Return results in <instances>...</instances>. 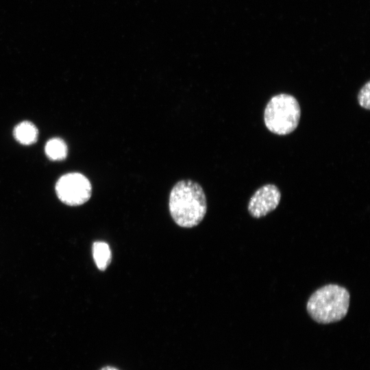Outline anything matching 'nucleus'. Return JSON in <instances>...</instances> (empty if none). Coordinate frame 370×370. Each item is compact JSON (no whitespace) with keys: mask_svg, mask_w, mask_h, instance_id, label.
<instances>
[{"mask_svg":"<svg viewBox=\"0 0 370 370\" xmlns=\"http://www.w3.org/2000/svg\"><path fill=\"white\" fill-rule=\"evenodd\" d=\"M169 208L174 222L182 227L197 226L207 212V201L201 186L191 180L177 182L172 188Z\"/></svg>","mask_w":370,"mask_h":370,"instance_id":"1","label":"nucleus"},{"mask_svg":"<svg viewBox=\"0 0 370 370\" xmlns=\"http://www.w3.org/2000/svg\"><path fill=\"white\" fill-rule=\"evenodd\" d=\"M349 301L350 295L346 288L329 284L318 288L310 296L306 310L319 323L338 322L347 315Z\"/></svg>","mask_w":370,"mask_h":370,"instance_id":"2","label":"nucleus"},{"mask_svg":"<svg viewBox=\"0 0 370 370\" xmlns=\"http://www.w3.org/2000/svg\"><path fill=\"white\" fill-rule=\"evenodd\" d=\"M301 116V108L297 99L289 94L273 96L264 111L266 127L277 135L284 136L294 132Z\"/></svg>","mask_w":370,"mask_h":370,"instance_id":"3","label":"nucleus"},{"mask_svg":"<svg viewBox=\"0 0 370 370\" xmlns=\"http://www.w3.org/2000/svg\"><path fill=\"white\" fill-rule=\"evenodd\" d=\"M56 192L62 203L70 206H78L90 199L92 186L85 175L79 173H70L58 180Z\"/></svg>","mask_w":370,"mask_h":370,"instance_id":"4","label":"nucleus"},{"mask_svg":"<svg viewBox=\"0 0 370 370\" xmlns=\"http://www.w3.org/2000/svg\"><path fill=\"white\" fill-rule=\"evenodd\" d=\"M281 193L277 186L267 184L258 188L251 197L247 210L254 218H260L273 211L279 205Z\"/></svg>","mask_w":370,"mask_h":370,"instance_id":"5","label":"nucleus"},{"mask_svg":"<svg viewBox=\"0 0 370 370\" xmlns=\"http://www.w3.org/2000/svg\"><path fill=\"white\" fill-rule=\"evenodd\" d=\"M38 134L37 127L29 121L20 123L14 130L15 139L25 145L34 143L37 140Z\"/></svg>","mask_w":370,"mask_h":370,"instance_id":"6","label":"nucleus"},{"mask_svg":"<svg viewBox=\"0 0 370 370\" xmlns=\"http://www.w3.org/2000/svg\"><path fill=\"white\" fill-rule=\"evenodd\" d=\"M92 256L97 268L105 271L112 260V253L108 243L96 241L92 245Z\"/></svg>","mask_w":370,"mask_h":370,"instance_id":"7","label":"nucleus"},{"mask_svg":"<svg viewBox=\"0 0 370 370\" xmlns=\"http://www.w3.org/2000/svg\"><path fill=\"white\" fill-rule=\"evenodd\" d=\"M45 150L47 157L52 160H62L66 157L68 153L66 143L59 138L49 140Z\"/></svg>","mask_w":370,"mask_h":370,"instance_id":"8","label":"nucleus"},{"mask_svg":"<svg viewBox=\"0 0 370 370\" xmlns=\"http://www.w3.org/2000/svg\"><path fill=\"white\" fill-rule=\"evenodd\" d=\"M370 82L368 81L363 86L360 88L358 94V102L359 105L366 109H370Z\"/></svg>","mask_w":370,"mask_h":370,"instance_id":"9","label":"nucleus"},{"mask_svg":"<svg viewBox=\"0 0 370 370\" xmlns=\"http://www.w3.org/2000/svg\"><path fill=\"white\" fill-rule=\"evenodd\" d=\"M99 370H120V369L114 366L106 365L101 367Z\"/></svg>","mask_w":370,"mask_h":370,"instance_id":"10","label":"nucleus"}]
</instances>
